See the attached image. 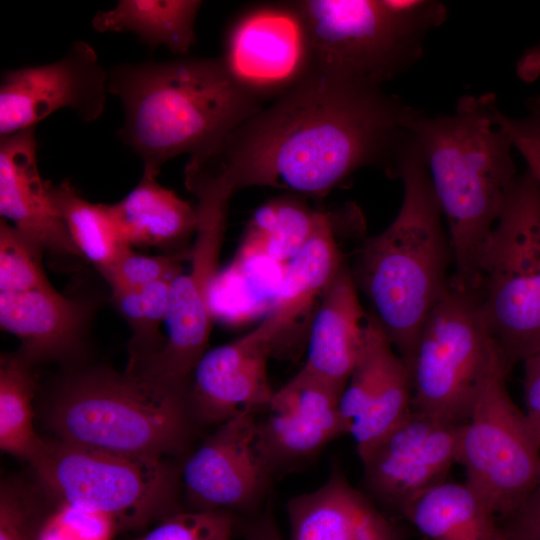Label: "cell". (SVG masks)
Masks as SVG:
<instances>
[{"mask_svg":"<svg viewBox=\"0 0 540 540\" xmlns=\"http://www.w3.org/2000/svg\"><path fill=\"white\" fill-rule=\"evenodd\" d=\"M36 127L0 137V214L43 251L82 257L39 173Z\"/></svg>","mask_w":540,"mask_h":540,"instance_id":"19","label":"cell"},{"mask_svg":"<svg viewBox=\"0 0 540 540\" xmlns=\"http://www.w3.org/2000/svg\"><path fill=\"white\" fill-rule=\"evenodd\" d=\"M184 182L197 199L190 269L172 281L165 319L168 335L163 349L134 372L189 392L194 369L207 351L212 329L211 294L233 195L207 178L192 176Z\"/></svg>","mask_w":540,"mask_h":540,"instance_id":"11","label":"cell"},{"mask_svg":"<svg viewBox=\"0 0 540 540\" xmlns=\"http://www.w3.org/2000/svg\"><path fill=\"white\" fill-rule=\"evenodd\" d=\"M245 540H283L271 510L267 509L248 527Z\"/></svg>","mask_w":540,"mask_h":540,"instance_id":"39","label":"cell"},{"mask_svg":"<svg viewBox=\"0 0 540 540\" xmlns=\"http://www.w3.org/2000/svg\"><path fill=\"white\" fill-rule=\"evenodd\" d=\"M341 394L302 369L273 396L256 420V447L272 477L315 456L348 434L339 412Z\"/></svg>","mask_w":540,"mask_h":540,"instance_id":"17","label":"cell"},{"mask_svg":"<svg viewBox=\"0 0 540 540\" xmlns=\"http://www.w3.org/2000/svg\"><path fill=\"white\" fill-rule=\"evenodd\" d=\"M50 194L81 256L106 279L132 249L122 237L110 205L87 201L69 180L51 184Z\"/></svg>","mask_w":540,"mask_h":540,"instance_id":"27","label":"cell"},{"mask_svg":"<svg viewBox=\"0 0 540 540\" xmlns=\"http://www.w3.org/2000/svg\"><path fill=\"white\" fill-rule=\"evenodd\" d=\"M482 316L510 371L540 351V186L518 175L477 260Z\"/></svg>","mask_w":540,"mask_h":540,"instance_id":"7","label":"cell"},{"mask_svg":"<svg viewBox=\"0 0 540 540\" xmlns=\"http://www.w3.org/2000/svg\"><path fill=\"white\" fill-rule=\"evenodd\" d=\"M31 365L19 352L3 355L0 363V448L29 462L44 444L33 427Z\"/></svg>","mask_w":540,"mask_h":540,"instance_id":"28","label":"cell"},{"mask_svg":"<svg viewBox=\"0 0 540 540\" xmlns=\"http://www.w3.org/2000/svg\"><path fill=\"white\" fill-rule=\"evenodd\" d=\"M540 55V44L536 47H534L530 53L525 55V58L523 59L525 62V66L530 64L532 61L536 59V57ZM528 107L530 111L531 117L536 119L538 122H540V95H537L531 99L528 100Z\"/></svg>","mask_w":540,"mask_h":540,"instance_id":"40","label":"cell"},{"mask_svg":"<svg viewBox=\"0 0 540 540\" xmlns=\"http://www.w3.org/2000/svg\"><path fill=\"white\" fill-rule=\"evenodd\" d=\"M256 413L221 423L186 461L183 484L194 510L247 509L264 495L270 474L256 447Z\"/></svg>","mask_w":540,"mask_h":540,"instance_id":"18","label":"cell"},{"mask_svg":"<svg viewBox=\"0 0 540 540\" xmlns=\"http://www.w3.org/2000/svg\"><path fill=\"white\" fill-rule=\"evenodd\" d=\"M220 57L237 82L264 103L291 89L313 64L293 1L260 4L240 13L227 29Z\"/></svg>","mask_w":540,"mask_h":540,"instance_id":"12","label":"cell"},{"mask_svg":"<svg viewBox=\"0 0 540 540\" xmlns=\"http://www.w3.org/2000/svg\"><path fill=\"white\" fill-rule=\"evenodd\" d=\"M30 463L59 504L104 514L118 529L140 528L175 513V476L162 458L55 439L44 440Z\"/></svg>","mask_w":540,"mask_h":540,"instance_id":"8","label":"cell"},{"mask_svg":"<svg viewBox=\"0 0 540 540\" xmlns=\"http://www.w3.org/2000/svg\"><path fill=\"white\" fill-rule=\"evenodd\" d=\"M321 211L295 197H281L261 206L248 227L250 242L261 244L275 260H289L312 233Z\"/></svg>","mask_w":540,"mask_h":540,"instance_id":"30","label":"cell"},{"mask_svg":"<svg viewBox=\"0 0 540 540\" xmlns=\"http://www.w3.org/2000/svg\"><path fill=\"white\" fill-rule=\"evenodd\" d=\"M287 333L283 318L270 309L249 333L207 350L193 372L188 395L191 414L206 424L220 425L240 413L266 409L274 393L267 361Z\"/></svg>","mask_w":540,"mask_h":540,"instance_id":"14","label":"cell"},{"mask_svg":"<svg viewBox=\"0 0 540 540\" xmlns=\"http://www.w3.org/2000/svg\"><path fill=\"white\" fill-rule=\"evenodd\" d=\"M44 516L26 488L12 482L1 485L0 540H37Z\"/></svg>","mask_w":540,"mask_h":540,"instance_id":"35","label":"cell"},{"mask_svg":"<svg viewBox=\"0 0 540 540\" xmlns=\"http://www.w3.org/2000/svg\"><path fill=\"white\" fill-rule=\"evenodd\" d=\"M188 395L140 373L88 371L63 384L48 424L63 441L162 458L188 438Z\"/></svg>","mask_w":540,"mask_h":540,"instance_id":"5","label":"cell"},{"mask_svg":"<svg viewBox=\"0 0 540 540\" xmlns=\"http://www.w3.org/2000/svg\"><path fill=\"white\" fill-rule=\"evenodd\" d=\"M400 513L427 540H512L497 515L465 482L445 480Z\"/></svg>","mask_w":540,"mask_h":540,"instance_id":"24","label":"cell"},{"mask_svg":"<svg viewBox=\"0 0 540 540\" xmlns=\"http://www.w3.org/2000/svg\"><path fill=\"white\" fill-rule=\"evenodd\" d=\"M190 251L145 256L136 254L131 249L105 280L112 292H116L138 290L165 279H174L182 273L181 263L190 258Z\"/></svg>","mask_w":540,"mask_h":540,"instance_id":"34","label":"cell"},{"mask_svg":"<svg viewBox=\"0 0 540 540\" xmlns=\"http://www.w3.org/2000/svg\"><path fill=\"white\" fill-rule=\"evenodd\" d=\"M365 319L351 271L342 265L319 300L301 369L342 395L362 349Z\"/></svg>","mask_w":540,"mask_h":540,"instance_id":"21","label":"cell"},{"mask_svg":"<svg viewBox=\"0 0 540 540\" xmlns=\"http://www.w3.org/2000/svg\"><path fill=\"white\" fill-rule=\"evenodd\" d=\"M342 265L332 220L327 213L321 211L309 238L287 261L272 306L282 316L289 331L321 298Z\"/></svg>","mask_w":540,"mask_h":540,"instance_id":"26","label":"cell"},{"mask_svg":"<svg viewBox=\"0 0 540 540\" xmlns=\"http://www.w3.org/2000/svg\"><path fill=\"white\" fill-rule=\"evenodd\" d=\"M233 519L226 510L175 512L138 540H232Z\"/></svg>","mask_w":540,"mask_h":540,"instance_id":"32","label":"cell"},{"mask_svg":"<svg viewBox=\"0 0 540 540\" xmlns=\"http://www.w3.org/2000/svg\"><path fill=\"white\" fill-rule=\"evenodd\" d=\"M494 93L464 95L451 114L410 122L447 225L453 285L478 290L477 260L518 175L513 144L496 123Z\"/></svg>","mask_w":540,"mask_h":540,"instance_id":"3","label":"cell"},{"mask_svg":"<svg viewBox=\"0 0 540 540\" xmlns=\"http://www.w3.org/2000/svg\"><path fill=\"white\" fill-rule=\"evenodd\" d=\"M524 363V403L527 420L540 442V351Z\"/></svg>","mask_w":540,"mask_h":540,"instance_id":"38","label":"cell"},{"mask_svg":"<svg viewBox=\"0 0 540 540\" xmlns=\"http://www.w3.org/2000/svg\"><path fill=\"white\" fill-rule=\"evenodd\" d=\"M496 348L479 291L450 282L422 326L409 366L412 411L463 424Z\"/></svg>","mask_w":540,"mask_h":540,"instance_id":"9","label":"cell"},{"mask_svg":"<svg viewBox=\"0 0 540 540\" xmlns=\"http://www.w3.org/2000/svg\"><path fill=\"white\" fill-rule=\"evenodd\" d=\"M86 308L51 285L0 292L1 328L21 341L19 353L31 364L62 357L80 341Z\"/></svg>","mask_w":540,"mask_h":540,"instance_id":"22","label":"cell"},{"mask_svg":"<svg viewBox=\"0 0 540 540\" xmlns=\"http://www.w3.org/2000/svg\"><path fill=\"white\" fill-rule=\"evenodd\" d=\"M107 73L124 111L116 134L157 176L169 160L208 150L265 106L221 57L123 63Z\"/></svg>","mask_w":540,"mask_h":540,"instance_id":"2","label":"cell"},{"mask_svg":"<svg viewBox=\"0 0 540 540\" xmlns=\"http://www.w3.org/2000/svg\"><path fill=\"white\" fill-rule=\"evenodd\" d=\"M460 425L411 411L360 457L369 491L401 512L417 496L445 481L457 463Z\"/></svg>","mask_w":540,"mask_h":540,"instance_id":"15","label":"cell"},{"mask_svg":"<svg viewBox=\"0 0 540 540\" xmlns=\"http://www.w3.org/2000/svg\"><path fill=\"white\" fill-rule=\"evenodd\" d=\"M293 2L313 64L379 86L412 68L427 35L447 18V7L435 0Z\"/></svg>","mask_w":540,"mask_h":540,"instance_id":"6","label":"cell"},{"mask_svg":"<svg viewBox=\"0 0 540 540\" xmlns=\"http://www.w3.org/2000/svg\"><path fill=\"white\" fill-rule=\"evenodd\" d=\"M198 0H120L113 9L99 11L92 26L99 32H132L152 50L167 47L184 56L196 43Z\"/></svg>","mask_w":540,"mask_h":540,"instance_id":"25","label":"cell"},{"mask_svg":"<svg viewBox=\"0 0 540 540\" xmlns=\"http://www.w3.org/2000/svg\"><path fill=\"white\" fill-rule=\"evenodd\" d=\"M495 121L507 133L540 186V122L531 116L510 117L499 108L495 112Z\"/></svg>","mask_w":540,"mask_h":540,"instance_id":"36","label":"cell"},{"mask_svg":"<svg viewBox=\"0 0 540 540\" xmlns=\"http://www.w3.org/2000/svg\"><path fill=\"white\" fill-rule=\"evenodd\" d=\"M506 530L518 540H540V482L504 519Z\"/></svg>","mask_w":540,"mask_h":540,"instance_id":"37","label":"cell"},{"mask_svg":"<svg viewBox=\"0 0 540 540\" xmlns=\"http://www.w3.org/2000/svg\"><path fill=\"white\" fill-rule=\"evenodd\" d=\"M108 92V73L94 48L75 42L59 60L2 73L0 136L36 127L52 113L71 109L86 123L101 117Z\"/></svg>","mask_w":540,"mask_h":540,"instance_id":"13","label":"cell"},{"mask_svg":"<svg viewBox=\"0 0 540 540\" xmlns=\"http://www.w3.org/2000/svg\"><path fill=\"white\" fill-rule=\"evenodd\" d=\"M286 510L290 540H401L394 524L338 468L317 489L291 498Z\"/></svg>","mask_w":540,"mask_h":540,"instance_id":"20","label":"cell"},{"mask_svg":"<svg viewBox=\"0 0 540 540\" xmlns=\"http://www.w3.org/2000/svg\"><path fill=\"white\" fill-rule=\"evenodd\" d=\"M508 533H509V532H508ZM509 534H510V533H509ZM510 536H511L512 540H518V539H516L515 537H513L511 534H510Z\"/></svg>","mask_w":540,"mask_h":540,"instance_id":"41","label":"cell"},{"mask_svg":"<svg viewBox=\"0 0 540 540\" xmlns=\"http://www.w3.org/2000/svg\"><path fill=\"white\" fill-rule=\"evenodd\" d=\"M110 210L131 247L187 252L183 245L197 227L196 207L159 184L157 175L146 171L123 199L110 205Z\"/></svg>","mask_w":540,"mask_h":540,"instance_id":"23","label":"cell"},{"mask_svg":"<svg viewBox=\"0 0 540 540\" xmlns=\"http://www.w3.org/2000/svg\"><path fill=\"white\" fill-rule=\"evenodd\" d=\"M398 178L404 188L401 208L384 231L365 240L351 274L409 369L422 326L449 287L453 258L427 166L414 140Z\"/></svg>","mask_w":540,"mask_h":540,"instance_id":"4","label":"cell"},{"mask_svg":"<svg viewBox=\"0 0 540 540\" xmlns=\"http://www.w3.org/2000/svg\"><path fill=\"white\" fill-rule=\"evenodd\" d=\"M419 110L383 86L313 64L291 89L190 156L185 170L232 195L267 186L323 198L361 168L398 177Z\"/></svg>","mask_w":540,"mask_h":540,"instance_id":"1","label":"cell"},{"mask_svg":"<svg viewBox=\"0 0 540 540\" xmlns=\"http://www.w3.org/2000/svg\"><path fill=\"white\" fill-rule=\"evenodd\" d=\"M508 373L497 346L457 444L465 483L503 520L540 482V442L509 396Z\"/></svg>","mask_w":540,"mask_h":540,"instance_id":"10","label":"cell"},{"mask_svg":"<svg viewBox=\"0 0 540 540\" xmlns=\"http://www.w3.org/2000/svg\"><path fill=\"white\" fill-rule=\"evenodd\" d=\"M412 411L410 372L375 315L366 313L363 345L339 400L359 457Z\"/></svg>","mask_w":540,"mask_h":540,"instance_id":"16","label":"cell"},{"mask_svg":"<svg viewBox=\"0 0 540 540\" xmlns=\"http://www.w3.org/2000/svg\"><path fill=\"white\" fill-rule=\"evenodd\" d=\"M43 252L1 218L0 292H22L51 285L41 265Z\"/></svg>","mask_w":540,"mask_h":540,"instance_id":"31","label":"cell"},{"mask_svg":"<svg viewBox=\"0 0 540 540\" xmlns=\"http://www.w3.org/2000/svg\"><path fill=\"white\" fill-rule=\"evenodd\" d=\"M174 279H165L138 290L112 292L111 301L132 333L127 372L135 371L163 349L167 337L162 335L160 326L166 319Z\"/></svg>","mask_w":540,"mask_h":540,"instance_id":"29","label":"cell"},{"mask_svg":"<svg viewBox=\"0 0 540 540\" xmlns=\"http://www.w3.org/2000/svg\"><path fill=\"white\" fill-rule=\"evenodd\" d=\"M117 530L115 522L104 514L58 504L44 516L37 540H111Z\"/></svg>","mask_w":540,"mask_h":540,"instance_id":"33","label":"cell"}]
</instances>
